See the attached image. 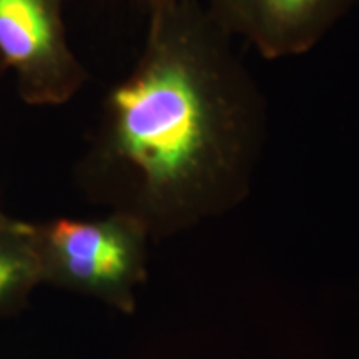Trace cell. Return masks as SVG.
<instances>
[{"label":"cell","instance_id":"1","mask_svg":"<svg viewBox=\"0 0 359 359\" xmlns=\"http://www.w3.org/2000/svg\"><path fill=\"white\" fill-rule=\"evenodd\" d=\"M148 11L145 47L103 102L97 142V160L142 223L147 213H183L235 190L266 111L235 37L201 0Z\"/></svg>","mask_w":359,"mask_h":359},{"label":"cell","instance_id":"2","mask_svg":"<svg viewBox=\"0 0 359 359\" xmlns=\"http://www.w3.org/2000/svg\"><path fill=\"white\" fill-rule=\"evenodd\" d=\"M143 224L128 213L97 222L57 219L35 224L43 281L130 304V290L140 275Z\"/></svg>","mask_w":359,"mask_h":359},{"label":"cell","instance_id":"3","mask_svg":"<svg viewBox=\"0 0 359 359\" xmlns=\"http://www.w3.org/2000/svg\"><path fill=\"white\" fill-rule=\"evenodd\" d=\"M64 0H0V62L29 105L72 100L87 72L67 39Z\"/></svg>","mask_w":359,"mask_h":359},{"label":"cell","instance_id":"4","mask_svg":"<svg viewBox=\"0 0 359 359\" xmlns=\"http://www.w3.org/2000/svg\"><path fill=\"white\" fill-rule=\"evenodd\" d=\"M231 37L268 60L311 52L356 0H201Z\"/></svg>","mask_w":359,"mask_h":359},{"label":"cell","instance_id":"5","mask_svg":"<svg viewBox=\"0 0 359 359\" xmlns=\"http://www.w3.org/2000/svg\"><path fill=\"white\" fill-rule=\"evenodd\" d=\"M42 281L35 224L0 223V314L20 306Z\"/></svg>","mask_w":359,"mask_h":359},{"label":"cell","instance_id":"6","mask_svg":"<svg viewBox=\"0 0 359 359\" xmlns=\"http://www.w3.org/2000/svg\"><path fill=\"white\" fill-rule=\"evenodd\" d=\"M143 4H145L147 7H151V6H155V4H160V2H163V0H142Z\"/></svg>","mask_w":359,"mask_h":359},{"label":"cell","instance_id":"7","mask_svg":"<svg viewBox=\"0 0 359 359\" xmlns=\"http://www.w3.org/2000/svg\"><path fill=\"white\" fill-rule=\"evenodd\" d=\"M8 219H11V218L6 217V215L2 213V210H0V223H6V222H8Z\"/></svg>","mask_w":359,"mask_h":359}]
</instances>
